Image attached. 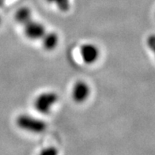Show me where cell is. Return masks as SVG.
I'll list each match as a JSON object with an SVG mask.
<instances>
[{
	"instance_id": "obj_1",
	"label": "cell",
	"mask_w": 155,
	"mask_h": 155,
	"mask_svg": "<svg viewBox=\"0 0 155 155\" xmlns=\"http://www.w3.org/2000/svg\"><path fill=\"white\" fill-rule=\"evenodd\" d=\"M16 124L19 128L34 134H41L47 129V124L41 119L27 114H21L17 117Z\"/></svg>"
},
{
	"instance_id": "obj_2",
	"label": "cell",
	"mask_w": 155,
	"mask_h": 155,
	"mask_svg": "<svg viewBox=\"0 0 155 155\" xmlns=\"http://www.w3.org/2000/svg\"><path fill=\"white\" fill-rule=\"evenodd\" d=\"M59 100L58 94L55 92H45L41 94L35 99L33 106L35 109L42 114H48L52 107Z\"/></svg>"
},
{
	"instance_id": "obj_3",
	"label": "cell",
	"mask_w": 155,
	"mask_h": 155,
	"mask_svg": "<svg viewBox=\"0 0 155 155\" xmlns=\"http://www.w3.org/2000/svg\"><path fill=\"white\" fill-rule=\"evenodd\" d=\"M25 37L32 41L41 40L46 33V29L42 23L39 22L34 19L31 18L22 25Z\"/></svg>"
},
{
	"instance_id": "obj_4",
	"label": "cell",
	"mask_w": 155,
	"mask_h": 155,
	"mask_svg": "<svg viewBox=\"0 0 155 155\" xmlns=\"http://www.w3.org/2000/svg\"><path fill=\"white\" fill-rule=\"evenodd\" d=\"M90 94V88L86 82L78 80L74 84L71 96L76 103H83L88 99Z\"/></svg>"
},
{
	"instance_id": "obj_5",
	"label": "cell",
	"mask_w": 155,
	"mask_h": 155,
	"mask_svg": "<svg viewBox=\"0 0 155 155\" xmlns=\"http://www.w3.org/2000/svg\"><path fill=\"white\" fill-rule=\"evenodd\" d=\"M80 55L84 63L86 64H93L100 56V51L94 44H84L80 48Z\"/></svg>"
},
{
	"instance_id": "obj_6",
	"label": "cell",
	"mask_w": 155,
	"mask_h": 155,
	"mask_svg": "<svg viewBox=\"0 0 155 155\" xmlns=\"http://www.w3.org/2000/svg\"><path fill=\"white\" fill-rule=\"evenodd\" d=\"M43 48L47 51H52L59 44V36L54 32H46L41 38Z\"/></svg>"
},
{
	"instance_id": "obj_7",
	"label": "cell",
	"mask_w": 155,
	"mask_h": 155,
	"mask_svg": "<svg viewBox=\"0 0 155 155\" xmlns=\"http://www.w3.org/2000/svg\"><path fill=\"white\" fill-rule=\"evenodd\" d=\"M15 18L17 22L20 24L21 25H22L26 21L30 20L31 18H33V14H32L30 9L25 7V6H23V7H21L17 10Z\"/></svg>"
},
{
	"instance_id": "obj_8",
	"label": "cell",
	"mask_w": 155,
	"mask_h": 155,
	"mask_svg": "<svg viewBox=\"0 0 155 155\" xmlns=\"http://www.w3.org/2000/svg\"><path fill=\"white\" fill-rule=\"evenodd\" d=\"M46 1L50 4L55 5L61 12H68L71 8L70 0H46Z\"/></svg>"
},
{
	"instance_id": "obj_9",
	"label": "cell",
	"mask_w": 155,
	"mask_h": 155,
	"mask_svg": "<svg viewBox=\"0 0 155 155\" xmlns=\"http://www.w3.org/2000/svg\"><path fill=\"white\" fill-rule=\"evenodd\" d=\"M147 43L149 48L153 51L155 55V35H150L147 40Z\"/></svg>"
},
{
	"instance_id": "obj_10",
	"label": "cell",
	"mask_w": 155,
	"mask_h": 155,
	"mask_svg": "<svg viewBox=\"0 0 155 155\" xmlns=\"http://www.w3.org/2000/svg\"><path fill=\"white\" fill-rule=\"evenodd\" d=\"M58 151L55 148L53 147H50V148H46L41 151V153L43 154H57Z\"/></svg>"
},
{
	"instance_id": "obj_11",
	"label": "cell",
	"mask_w": 155,
	"mask_h": 155,
	"mask_svg": "<svg viewBox=\"0 0 155 155\" xmlns=\"http://www.w3.org/2000/svg\"><path fill=\"white\" fill-rule=\"evenodd\" d=\"M2 24V18H1V16H0V25Z\"/></svg>"
}]
</instances>
